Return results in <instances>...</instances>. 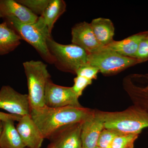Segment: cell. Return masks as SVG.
<instances>
[{"instance_id": "1", "label": "cell", "mask_w": 148, "mask_h": 148, "mask_svg": "<svg viewBox=\"0 0 148 148\" xmlns=\"http://www.w3.org/2000/svg\"><path fill=\"white\" fill-rule=\"evenodd\" d=\"M92 111L82 106L51 108L45 106L32 109L30 115L44 139L49 140L56 132L62 127L82 122Z\"/></svg>"}, {"instance_id": "2", "label": "cell", "mask_w": 148, "mask_h": 148, "mask_svg": "<svg viewBox=\"0 0 148 148\" xmlns=\"http://www.w3.org/2000/svg\"><path fill=\"white\" fill-rule=\"evenodd\" d=\"M100 112L105 128L121 134H140L148 127V114L133 105L121 112Z\"/></svg>"}, {"instance_id": "3", "label": "cell", "mask_w": 148, "mask_h": 148, "mask_svg": "<svg viewBox=\"0 0 148 148\" xmlns=\"http://www.w3.org/2000/svg\"><path fill=\"white\" fill-rule=\"evenodd\" d=\"M47 44L54 59L53 65L61 71L76 75L81 67L87 64V53L77 46L59 43L51 36L47 38Z\"/></svg>"}, {"instance_id": "4", "label": "cell", "mask_w": 148, "mask_h": 148, "mask_svg": "<svg viewBox=\"0 0 148 148\" xmlns=\"http://www.w3.org/2000/svg\"><path fill=\"white\" fill-rule=\"evenodd\" d=\"M5 22L18 35L21 40L32 45L40 56L48 64H54V59L51 55L47 44V38L51 34L46 29L36 24H27L19 21L15 17L4 18Z\"/></svg>"}, {"instance_id": "5", "label": "cell", "mask_w": 148, "mask_h": 148, "mask_svg": "<svg viewBox=\"0 0 148 148\" xmlns=\"http://www.w3.org/2000/svg\"><path fill=\"white\" fill-rule=\"evenodd\" d=\"M23 66L27 77L31 110L44 107L46 87L51 79L47 65L41 61L31 60L24 62Z\"/></svg>"}, {"instance_id": "6", "label": "cell", "mask_w": 148, "mask_h": 148, "mask_svg": "<svg viewBox=\"0 0 148 148\" xmlns=\"http://www.w3.org/2000/svg\"><path fill=\"white\" fill-rule=\"evenodd\" d=\"M87 64L96 67L105 75H112L140 64L136 58L123 56L104 47L96 53L88 54Z\"/></svg>"}, {"instance_id": "7", "label": "cell", "mask_w": 148, "mask_h": 148, "mask_svg": "<svg viewBox=\"0 0 148 148\" xmlns=\"http://www.w3.org/2000/svg\"><path fill=\"white\" fill-rule=\"evenodd\" d=\"M79 97L72 87L61 86L54 84L51 79L48 82L45 94V106L51 108L72 106L82 107Z\"/></svg>"}, {"instance_id": "8", "label": "cell", "mask_w": 148, "mask_h": 148, "mask_svg": "<svg viewBox=\"0 0 148 148\" xmlns=\"http://www.w3.org/2000/svg\"><path fill=\"white\" fill-rule=\"evenodd\" d=\"M0 109L21 116L30 114L28 94L19 93L10 86H4L0 90Z\"/></svg>"}, {"instance_id": "9", "label": "cell", "mask_w": 148, "mask_h": 148, "mask_svg": "<svg viewBox=\"0 0 148 148\" xmlns=\"http://www.w3.org/2000/svg\"><path fill=\"white\" fill-rule=\"evenodd\" d=\"M72 44L82 48L88 54L96 53L104 47L97 40L90 23L86 21L74 25L71 30Z\"/></svg>"}, {"instance_id": "10", "label": "cell", "mask_w": 148, "mask_h": 148, "mask_svg": "<svg viewBox=\"0 0 148 148\" xmlns=\"http://www.w3.org/2000/svg\"><path fill=\"white\" fill-rule=\"evenodd\" d=\"M104 128V120L100 111L92 110L82 123L81 138L82 148H95Z\"/></svg>"}, {"instance_id": "11", "label": "cell", "mask_w": 148, "mask_h": 148, "mask_svg": "<svg viewBox=\"0 0 148 148\" xmlns=\"http://www.w3.org/2000/svg\"><path fill=\"white\" fill-rule=\"evenodd\" d=\"M82 123L66 125L53 134L49 140L55 148H82Z\"/></svg>"}, {"instance_id": "12", "label": "cell", "mask_w": 148, "mask_h": 148, "mask_svg": "<svg viewBox=\"0 0 148 148\" xmlns=\"http://www.w3.org/2000/svg\"><path fill=\"white\" fill-rule=\"evenodd\" d=\"M16 128L26 147L41 148L45 139L31 115L21 117Z\"/></svg>"}, {"instance_id": "13", "label": "cell", "mask_w": 148, "mask_h": 148, "mask_svg": "<svg viewBox=\"0 0 148 148\" xmlns=\"http://www.w3.org/2000/svg\"><path fill=\"white\" fill-rule=\"evenodd\" d=\"M15 17L24 23L34 24L39 16L17 1L0 0V18Z\"/></svg>"}, {"instance_id": "14", "label": "cell", "mask_w": 148, "mask_h": 148, "mask_svg": "<svg viewBox=\"0 0 148 148\" xmlns=\"http://www.w3.org/2000/svg\"><path fill=\"white\" fill-rule=\"evenodd\" d=\"M145 33V31L140 32L121 40H114L105 47L108 48L123 56L135 58L139 44Z\"/></svg>"}, {"instance_id": "15", "label": "cell", "mask_w": 148, "mask_h": 148, "mask_svg": "<svg viewBox=\"0 0 148 148\" xmlns=\"http://www.w3.org/2000/svg\"><path fill=\"white\" fill-rule=\"evenodd\" d=\"M90 24L97 40L101 45L105 47L113 41L115 28L110 19L102 17L95 18L92 19Z\"/></svg>"}, {"instance_id": "16", "label": "cell", "mask_w": 148, "mask_h": 148, "mask_svg": "<svg viewBox=\"0 0 148 148\" xmlns=\"http://www.w3.org/2000/svg\"><path fill=\"white\" fill-rule=\"evenodd\" d=\"M66 10V4L64 0H50L41 16L38 18V21L51 34L54 24Z\"/></svg>"}, {"instance_id": "17", "label": "cell", "mask_w": 148, "mask_h": 148, "mask_svg": "<svg viewBox=\"0 0 148 148\" xmlns=\"http://www.w3.org/2000/svg\"><path fill=\"white\" fill-rule=\"evenodd\" d=\"M13 121H3L0 148H26Z\"/></svg>"}, {"instance_id": "18", "label": "cell", "mask_w": 148, "mask_h": 148, "mask_svg": "<svg viewBox=\"0 0 148 148\" xmlns=\"http://www.w3.org/2000/svg\"><path fill=\"white\" fill-rule=\"evenodd\" d=\"M20 37L5 22L0 24V56L13 51L21 44Z\"/></svg>"}, {"instance_id": "19", "label": "cell", "mask_w": 148, "mask_h": 148, "mask_svg": "<svg viewBox=\"0 0 148 148\" xmlns=\"http://www.w3.org/2000/svg\"><path fill=\"white\" fill-rule=\"evenodd\" d=\"M139 134H120L117 135L112 143L111 148H134Z\"/></svg>"}, {"instance_id": "20", "label": "cell", "mask_w": 148, "mask_h": 148, "mask_svg": "<svg viewBox=\"0 0 148 148\" xmlns=\"http://www.w3.org/2000/svg\"><path fill=\"white\" fill-rule=\"evenodd\" d=\"M37 15L41 16L50 0H16Z\"/></svg>"}, {"instance_id": "21", "label": "cell", "mask_w": 148, "mask_h": 148, "mask_svg": "<svg viewBox=\"0 0 148 148\" xmlns=\"http://www.w3.org/2000/svg\"><path fill=\"white\" fill-rule=\"evenodd\" d=\"M119 134L112 130L104 128L98 138L97 146L102 148H111L114 139Z\"/></svg>"}, {"instance_id": "22", "label": "cell", "mask_w": 148, "mask_h": 148, "mask_svg": "<svg viewBox=\"0 0 148 148\" xmlns=\"http://www.w3.org/2000/svg\"><path fill=\"white\" fill-rule=\"evenodd\" d=\"M135 58L140 61V64L148 61V31L140 41Z\"/></svg>"}, {"instance_id": "23", "label": "cell", "mask_w": 148, "mask_h": 148, "mask_svg": "<svg viewBox=\"0 0 148 148\" xmlns=\"http://www.w3.org/2000/svg\"><path fill=\"white\" fill-rule=\"evenodd\" d=\"M92 81L90 80L80 76L77 75L74 79V85L72 86L74 92L79 97L82 95L84 89L92 83Z\"/></svg>"}, {"instance_id": "24", "label": "cell", "mask_w": 148, "mask_h": 148, "mask_svg": "<svg viewBox=\"0 0 148 148\" xmlns=\"http://www.w3.org/2000/svg\"><path fill=\"white\" fill-rule=\"evenodd\" d=\"M99 72V70L97 68L87 64L81 67L78 70L76 75L92 81L97 78V75Z\"/></svg>"}, {"instance_id": "25", "label": "cell", "mask_w": 148, "mask_h": 148, "mask_svg": "<svg viewBox=\"0 0 148 148\" xmlns=\"http://www.w3.org/2000/svg\"><path fill=\"white\" fill-rule=\"evenodd\" d=\"M21 117L16 115L12 114H10L0 112V121H18L21 119Z\"/></svg>"}, {"instance_id": "26", "label": "cell", "mask_w": 148, "mask_h": 148, "mask_svg": "<svg viewBox=\"0 0 148 148\" xmlns=\"http://www.w3.org/2000/svg\"><path fill=\"white\" fill-rule=\"evenodd\" d=\"M3 130V121H0V136L1 134L2 131Z\"/></svg>"}, {"instance_id": "27", "label": "cell", "mask_w": 148, "mask_h": 148, "mask_svg": "<svg viewBox=\"0 0 148 148\" xmlns=\"http://www.w3.org/2000/svg\"><path fill=\"white\" fill-rule=\"evenodd\" d=\"M47 148H55V147H54V146L53 145V144L51 143L50 145H49L48 146Z\"/></svg>"}, {"instance_id": "28", "label": "cell", "mask_w": 148, "mask_h": 148, "mask_svg": "<svg viewBox=\"0 0 148 148\" xmlns=\"http://www.w3.org/2000/svg\"><path fill=\"white\" fill-rule=\"evenodd\" d=\"M95 148H102L100 147H98V146H96V147H95Z\"/></svg>"}]
</instances>
